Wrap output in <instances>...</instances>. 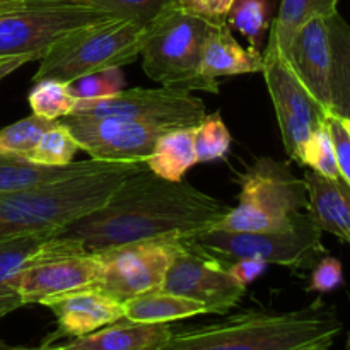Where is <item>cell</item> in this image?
Wrapping results in <instances>:
<instances>
[{"label":"cell","mask_w":350,"mask_h":350,"mask_svg":"<svg viewBox=\"0 0 350 350\" xmlns=\"http://www.w3.org/2000/svg\"><path fill=\"white\" fill-rule=\"evenodd\" d=\"M231 205L183 181H167L146 166L129 174L94 211L68 222L57 238L98 253L152 239H187L217 228Z\"/></svg>","instance_id":"6da1fadb"},{"label":"cell","mask_w":350,"mask_h":350,"mask_svg":"<svg viewBox=\"0 0 350 350\" xmlns=\"http://www.w3.org/2000/svg\"><path fill=\"white\" fill-rule=\"evenodd\" d=\"M342 332L334 308L321 299L286 313L250 311L217 323L173 332L159 350H306L334 344Z\"/></svg>","instance_id":"7a4b0ae2"},{"label":"cell","mask_w":350,"mask_h":350,"mask_svg":"<svg viewBox=\"0 0 350 350\" xmlns=\"http://www.w3.org/2000/svg\"><path fill=\"white\" fill-rule=\"evenodd\" d=\"M144 166L146 163H108L67 180L0 193V241L58 231L101 207L129 174Z\"/></svg>","instance_id":"3957f363"},{"label":"cell","mask_w":350,"mask_h":350,"mask_svg":"<svg viewBox=\"0 0 350 350\" xmlns=\"http://www.w3.org/2000/svg\"><path fill=\"white\" fill-rule=\"evenodd\" d=\"M239 204L219 222L222 231H286L308 214V191L286 163L262 157L239 176Z\"/></svg>","instance_id":"277c9868"},{"label":"cell","mask_w":350,"mask_h":350,"mask_svg":"<svg viewBox=\"0 0 350 350\" xmlns=\"http://www.w3.org/2000/svg\"><path fill=\"white\" fill-rule=\"evenodd\" d=\"M147 26L133 21L111 19L82 27L62 38L40 60L34 82L43 79L70 82L129 65L142 55Z\"/></svg>","instance_id":"5b68a950"},{"label":"cell","mask_w":350,"mask_h":350,"mask_svg":"<svg viewBox=\"0 0 350 350\" xmlns=\"http://www.w3.org/2000/svg\"><path fill=\"white\" fill-rule=\"evenodd\" d=\"M111 19L82 0H2L0 60L23 55L41 60L67 34Z\"/></svg>","instance_id":"8992f818"},{"label":"cell","mask_w":350,"mask_h":350,"mask_svg":"<svg viewBox=\"0 0 350 350\" xmlns=\"http://www.w3.org/2000/svg\"><path fill=\"white\" fill-rule=\"evenodd\" d=\"M211 23L173 5L147 26L144 72L163 88L208 91L200 72L202 48Z\"/></svg>","instance_id":"52a82bcc"},{"label":"cell","mask_w":350,"mask_h":350,"mask_svg":"<svg viewBox=\"0 0 350 350\" xmlns=\"http://www.w3.org/2000/svg\"><path fill=\"white\" fill-rule=\"evenodd\" d=\"M321 229L310 214L286 231H208L187 238L215 258L238 260L258 258L265 263L291 267V269H313L327 250L321 245Z\"/></svg>","instance_id":"ba28073f"},{"label":"cell","mask_w":350,"mask_h":350,"mask_svg":"<svg viewBox=\"0 0 350 350\" xmlns=\"http://www.w3.org/2000/svg\"><path fill=\"white\" fill-rule=\"evenodd\" d=\"M99 260L81 245L51 236L41 245L19 279V297L24 304H41L44 299L94 287Z\"/></svg>","instance_id":"9c48e42d"},{"label":"cell","mask_w":350,"mask_h":350,"mask_svg":"<svg viewBox=\"0 0 350 350\" xmlns=\"http://www.w3.org/2000/svg\"><path fill=\"white\" fill-rule=\"evenodd\" d=\"M74 113L139 120L166 130L197 126L207 115L204 99L171 88L123 89L109 98L77 101Z\"/></svg>","instance_id":"30bf717a"},{"label":"cell","mask_w":350,"mask_h":350,"mask_svg":"<svg viewBox=\"0 0 350 350\" xmlns=\"http://www.w3.org/2000/svg\"><path fill=\"white\" fill-rule=\"evenodd\" d=\"M161 289L198 301L208 313L224 314L238 306L246 293L228 267L188 239H176L173 258Z\"/></svg>","instance_id":"8fae6325"},{"label":"cell","mask_w":350,"mask_h":350,"mask_svg":"<svg viewBox=\"0 0 350 350\" xmlns=\"http://www.w3.org/2000/svg\"><path fill=\"white\" fill-rule=\"evenodd\" d=\"M174 243L176 239H152L98 252L101 272L94 287L120 303L161 289L173 258Z\"/></svg>","instance_id":"7c38bea8"},{"label":"cell","mask_w":350,"mask_h":350,"mask_svg":"<svg viewBox=\"0 0 350 350\" xmlns=\"http://www.w3.org/2000/svg\"><path fill=\"white\" fill-rule=\"evenodd\" d=\"M60 122L70 130L81 150L88 152L91 159L105 163H146L156 140L167 132L150 123L120 116L72 113Z\"/></svg>","instance_id":"4fadbf2b"},{"label":"cell","mask_w":350,"mask_h":350,"mask_svg":"<svg viewBox=\"0 0 350 350\" xmlns=\"http://www.w3.org/2000/svg\"><path fill=\"white\" fill-rule=\"evenodd\" d=\"M267 88L277 115L284 149L301 164L306 142L314 130L323 125L328 111L306 91L289 65L277 55L262 53Z\"/></svg>","instance_id":"5bb4252c"},{"label":"cell","mask_w":350,"mask_h":350,"mask_svg":"<svg viewBox=\"0 0 350 350\" xmlns=\"http://www.w3.org/2000/svg\"><path fill=\"white\" fill-rule=\"evenodd\" d=\"M306 91L330 113L332 43L328 17H313L294 34L284 58Z\"/></svg>","instance_id":"9a60e30c"},{"label":"cell","mask_w":350,"mask_h":350,"mask_svg":"<svg viewBox=\"0 0 350 350\" xmlns=\"http://www.w3.org/2000/svg\"><path fill=\"white\" fill-rule=\"evenodd\" d=\"M41 304L57 318L58 330L53 338L82 337L123 318V303L96 287L50 297Z\"/></svg>","instance_id":"2e32d148"},{"label":"cell","mask_w":350,"mask_h":350,"mask_svg":"<svg viewBox=\"0 0 350 350\" xmlns=\"http://www.w3.org/2000/svg\"><path fill=\"white\" fill-rule=\"evenodd\" d=\"M263 70V57L258 50L238 43L228 23H211L202 48L200 72L208 92L217 94L221 77L255 74Z\"/></svg>","instance_id":"e0dca14e"},{"label":"cell","mask_w":350,"mask_h":350,"mask_svg":"<svg viewBox=\"0 0 350 350\" xmlns=\"http://www.w3.org/2000/svg\"><path fill=\"white\" fill-rule=\"evenodd\" d=\"M173 334L170 323H137L126 318L64 344L65 350H159Z\"/></svg>","instance_id":"ac0fdd59"},{"label":"cell","mask_w":350,"mask_h":350,"mask_svg":"<svg viewBox=\"0 0 350 350\" xmlns=\"http://www.w3.org/2000/svg\"><path fill=\"white\" fill-rule=\"evenodd\" d=\"M310 215L321 231L350 245V185L342 178H325L314 171L304 174Z\"/></svg>","instance_id":"d6986e66"},{"label":"cell","mask_w":350,"mask_h":350,"mask_svg":"<svg viewBox=\"0 0 350 350\" xmlns=\"http://www.w3.org/2000/svg\"><path fill=\"white\" fill-rule=\"evenodd\" d=\"M105 161H74L67 166H43L23 157H0V193L29 190L46 183L67 180L77 174L105 167Z\"/></svg>","instance_id":"ffe728a7"},{"label":"cell","mask_w":350,"mask_h":350,"mask_svg":"<svg viewBox=\"0 0 350 350\" xmlns=\"http://www.w3.org/2000/svg\"><path fill=\"white\" fill-rule=\"evenodd\" d=\"M55 232H36L0 241V318L23 306L17 291L21 273Z\"/></svg>","instance_id":"44dd1931"},{"label":"cell","mask_w":350,"mask_h":350,"mask_svg":"<svg viewBox=\"0 0 350 350\" xmlns=\"http://www.w3.org/2000/svg\"><path fill=\"white\" fill-rule=\"evenodd\" d=\"M198 314H207L204 304L163 289L149 291L123 303V318L137 323H171Z\"/></svg>","instance_id":"7402d4cb"},{"label":"cell","mask_w":350,"mask_h":350,"mask_svg":"<svg viewBox=\"0 0 350 350\" xmlns=\"http://www.w3.org/2000/svg\"><path fill=\"white\" fill-rule=\"evenodd\" d=\"M338 12V0H280L279 12L270 24L269 43L263 53L284 60L294 34L313 17H330Z\"/></svg>","instance_id":"603a6c76"},{"label":"cell","mask_w":350,"mask_h":350,"mask_svg":"<svg viewBox=\"0 0 350 350\" xmlns=\"http://www.w3.org/2000/svg\"><path fill=\"white\" fill-rule=\"evenodd\" d=\"M193 129H173L164 132L156 140L150 156L146 159V167L156 176L167 181H181L187 171L197 161L193 144Z\"/></svg>","instance_id":"cb8c5ba5"},{"label":"cell","mask_w":350,"mask_h":350,"mask_svg":"<svg viewBox=\"0 0 350 350\" xmlns=\"http://www.w3.org/2000/svg\"><path fill=\"white\" fill-rule=\"evenodd\" d=\"M332 43V115L350 122V24L340 14L328 17Z\"/></svg>","instance_id":"d4e9b609"},{"label":"cell","mask_w":350,"mask_h":350,"mask_svg":"<svg viewBox=\"0 0 350 350\" xmlns=\"http://www.w3.org/2000/svg\"><path fill=\"white\" fill-rule=\"evenodd\" d=\"M79 99L72 94L70 84L55 79L36 81L29 91L27 103L33 115L46 120H60L75 111Z\"/></svg>","instance_id":"484cf974"},{"label":"cell","mask_w":350,"mask_h":350,"mask_svg":"<svg viewBox=\"0 0 350 350\" xmlns=\"http://www.w3.org/2000/svg\"><path fill=\"white\" fill-rule=\"evenodd\" d=\"M79 150H81V146L74 139L70 130L58 120L41 135L33 150L24 159L43 164V166H67L74 163Z\"/></svg>","instance_id":"4316f807"},{"label":"cell","mask_w":350,"mask_h":350,"mask_svg":"<svg viewBox=\"0 0 350 350\" xmlns=\"http://www.w3.org/2000/svg\"><path fill=\"white\" fill-rule=\"evenodd\" d=\"M228 24L248 40L250 48L258 50V43L272 24V0H234Z\"/></svg>","instance_id":"83f0119b"},{"label":"cell","mask_w":350,"mask_h":350,"mask_svg":"<svg viewBox=\"0 0 350 350\" xmlns=\"http://www.w3.org/2000/svg\"><path fill=\"white\" fill-rule=\"evenodd\" d=\"M58 120H46L33 115L0 129V157H26L38 140Z\"/></svg>","instance_id":"f1b7e54d"},{"label":"cell","mask_w":350,"mask_h":350,"mask_svg":"<svg viewBox=\"0 0 350 350\" xmlns=\"http://www.w3.org/2000/svg\"><path fill=\"white\" fill-rule=\"evenodd\" d=\"M193 144L198 163H214L228 156L232 137L221 113L205 115V118L193 129Z\"/></svg>","instance_id":"f546056e"},{"label":"cell","mask_w":350,"mask_h":350,"mask_svg":"<svg viewBox=\"0 0 350 350\" xmlns=\"http://www.w3.org/2000/svg\"><path fill=\"white\" fill-rule=\"evenodd\" d=\"M99 10L111 14L115 19L133 21L142 26H149L170 7L171 0H82Z\"/></svg>","instance_id":"4dcf8cb0"},{"label":"cell","mask_w":350,"mask_h":350,"mask_svg":"<svg viewBox=\"0 0 350 350\" xmlns=\"http://www.w3.org/2000/svg\"><path fill=\"white\" fill-rule=\"evenodd\" d=\"M301 164L311 167V171L321 174L325 178H340L338 173L337 156H335L334 142H332L330 132H328L327 120L323 125L318 126L306 142L301 156Z\"/></svg>","instance_id":"1f68e13d"},{"label":"cell","mask_w":350,"mask_h":350,"mask_svg":"<svg viewBox=\"0 0 350 350\" xmlns=\"http://www.w3.org/2000/svg\"><path fill=\"white\" fill-rule=\"evenodd\" d=\"M123 85H125V75L122 67H115L84 75L70 82V91L79 101H89V99H103L118 94L120 91H123Z\"/></svg>","instance_id":"d6a6232c"},{"label":"cell","mask_w":350,"mask_h":350,"mask_svg":"<svg viewBox=\"0 0 350 350\" xmlns=\"http://www.w3.org/2000/svg\"><path fill=\"white\" fill-rule=\"evenodd\" d=\"M327 126L334 142L335 156H337L338 173L345 183L350 185V130L345 122L338 116L328 113Z\"/></svg>","instance_id":"836d02e7"},{"label":"cell","mask_w":350,"mask_h":350,"mask_svg":"<svg viewBox=\"0 0 350 350\" xmlns=\"http://www.w3.org/2000/svg\"><path fill=\"white\" fill-rule=\"evenodd\" d=\"M344 284V270L342 263L334 256H323L317 265L313 267L310 286L308 291L313 293H332Z\"/></svg>","instance_id":"e575fe53"},{"label":"cell","mask_w":350,"mask_h":350,"mask_svg":"<svg viewBox=\"0 0 350 350\" xmlns=\"http://www.w3.org/2000/svg\"><path fill=\"white\" fill-rule=\"evenodd\" d=\"M232 3L234 0H185L180 7L208 23H228Z\"/></svg>","instance_id":"d590c367"},{"label":"cell","mask_w":350,"mask_h":350,"mask_svg":"<svg viewBox=\"0 0 350 350\" xmlns=\"http://www.w3.org/2000/svg\"><path fill=\"white\" fill-rule=\"evenodd\" d=\"M267 265H269V263H265L263 260L258 258H238L228 270L241 286L248 287L250 284L255 282V280L265 272Z\"/></svg>","instance_id":"8d00e7d4"},{"label":"cell","mask_w":350,"mask_h":350,"mask_svg":"<svg viewBox=\"0 0 350 350\" xmlns=\"http://www.w3.org/2000/svg\"><path fill=\"white\" fill-rule=\"evenodd\" d=\"M36 58L31 57V55H23V57H10V58H3L0 60V82L10 75L12 72H16L17 68H21L23 65L29 64V62H34Z\"/></svg>","instance_id":"74e56055"},{"label":"cell","mask_w":350,"mask_h":350,"mask_svg":"<svg viewBox=\"0 0 350 350\" xmlns=\"http://www.w3.org/2000/svg\"><path fill=\"white\" fill-rule=\"evenodd\" d=\"M10 350H65L62 345H41V347H34V349H27V347H12Z\"/></svg>","instance_id":"f35d334b"},{"label":"cell","mask_w":350,"mask_h":350,"mask_svg":"<svg viewBox=\"0 0 350 350\" xmlns=\"http://www.w3.org/2000/svg\"><path fill=\"white\" fill-rule=\"evenodd\" d=\"M330 347H332V344H321V345H317V347H311L306 350H328Z\"/></svg>","instance_id":"ab89813d"},{"label":"cell","mask_w":350,"mask_h":350,"mask_svg":"<svg viewBox=\"0 0 350 350\" xmlns=\"http://www.w3.org/2000/svg\"><path fill=\"white\" fill-rule=\"evenodd\" d=\"M10 349H12V347H9V345L3 344V342L0 340V350H10Z\"/></svg>","instance_id":"60d3db41"},{"label":"cell","mask_w":350,"mask_h":350,"mask_svg":"<svg viewBox=\"0 0 350 350\" xmlns=\"http://www.w3.org/2000/svg\"><path fill=\"white\" fill-rule=\"evenodd\" d=\"M185 0H171V3H173V5H180V3H183Z\"/></svg>","instance_id":"b9f144b4"},{"label":"cell","mask_w":350,"mask_h":350,"mask_svg":"<svg viewBox=\"0 0 350 350\" xmlns=\"http://www.w3.org/2000/svg\"><path fill=\"white\" fill-rule=\"evenodd\" d=\"M347 350H350V334H349V337H347Z\"/></svg>","instance_id":"7bdbcfd3"},{"label":"cell","mask_w":350,"mask_h":350,"mask_svg":"<svg viewBox=\"0 0 350 350\" xmlns=\"http://www.w3.org/2000/svg\"><path fill=\"white\" fill-rule=\"evenodd\" d=\"M344 122H345V125H347L349 130H350V122H349V120H344Z\"/></svg>","instance_id":"ee69618b"},{"label":"cell","mask_w":350,"mask_h":350,"mask_svg":"<svg viewBox=\"0 0 350 350\" xmlns=\"http://www.w3.org/2000/svg\"><path fill=\"white\" fill-rule=\"evenodd\" d=\"M0 2H2V0H0Z\"/></svg>","instance_id":"f6af8a7d"}]
</instances>
